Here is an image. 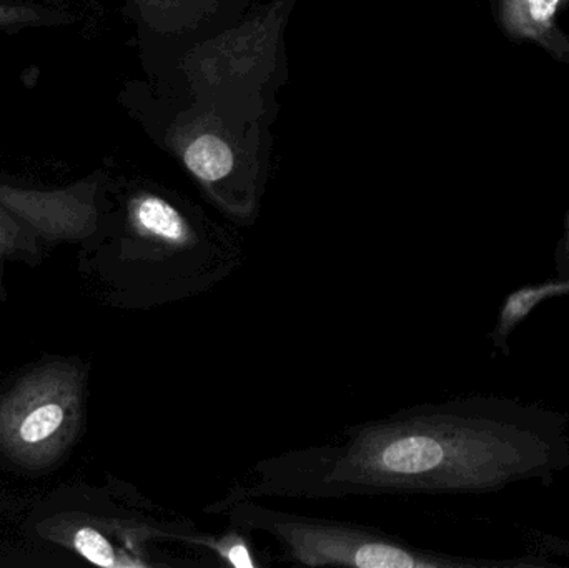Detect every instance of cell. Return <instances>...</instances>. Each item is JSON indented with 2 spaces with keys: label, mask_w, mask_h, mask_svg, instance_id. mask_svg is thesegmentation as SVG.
<instances>
[{
  "label": "cell",
  "mask_w": 569,
  "mask_h": 568,
  "mask_svg": "<svg viewBox=\"0 0 569 568\" xmlns=\"http://www.w3.org/2000/svg\"><path fill=\"white\" fill-rule=\"evenodd\" d=\"M239 529L270 534L284 556L307 567L507 568L550 566L535 560H477L415 549L378 530L270 510L250 500L223 504Z\"/></svg>",
  "instance_id": "2"
},
{
  "label": "cell",
  "mask_w": 569,
  "mask_h": 568,
  "mask_svg": "<svg viewBox=\"0 0 569 568\" xmlns=\"http://www.w3.org/2000/svg\"><path fill=\"white\" fill-rule=\"evenodd\" d=\"M555 267H557L558 279L569 282V207L565 217L563 236L557 246L555 253Z\"/></svg>",
  "instance_id": "11"
},
{
  "label": "cell",
  "mask_w": 569,
  "mask_h": 568,
  "mask_svg": "<svg viewBox=\"0 0 569 568\" xmlns=\"http://www.w3.org/2000/svg\"><path fill=\"white\" fill-rule=\"evenodd\" d=\"M73 547L77 552L89 560V562L96 564L99 567H117L119 560H117V552L113 549L112 544L109 542L107 537H103L99 530L90 529V527H83L73 537Z\"/></svg>",
  "instance_id": "7"
},
{
  "label": "cell",
  "mask_w": 569,
  "mask_h": 568,
  "mask_svg": "<svg viewBox=\"0 0 569 568\" xmlns=\"http://www.w3.org/2000/svg\"><path fill=\"white\" fill-rule=\"evenodd\" d=\"M63 422V410L56 403H47L33 410L20 427V437L26 442L36 444L57 432Z\"/></svg>",
  "instance_id": "8"
},
{
  "label": "cell",
  "mask_w": 569,
  "mask_h": 568,
  "mask_svg": "<svg viewBox=\"0 0 569 568\" xmlns=\"http://www.w3.org/2000/svg\"><path fill=\"white\" fill-rule=\"evenodd\" d=\"M569 469L567 416L495 396L460 397L361 423L325 447L260 466L252 496L490 494Z\"/></svg>",
  "instance_id": "1"
},
{
  "label": "cell",
  "mask_w": 569,
  "mask_h": 568,
  "mask_svg": "<svg viewBox=\"0 0 569 568\" xmlns=\"http://www.w3.org/2000/svg\"><path fill=\"white\" fill-rule=\"evenodd\" d=\"M40 19H42V12L37 7L0 2V29L29 26V23L39 22Z\"/></svg>",
  "instance_id": "10"
},
{
  "label": "cell",
  "mask_w": 569,
  "mask_h": 568,
  "mask_svg": "<svg viewBox=\"0 0 569 568\" xmlns=\"http://www.w3.org/2000/svg\"><path fill=\"white\" fill-rule=\"evenodd\" d=\"M567 293H569L568 280H561L558 277L545 283L520 287L511 292L501 303L497 323L491 332V343H493L495 350L508 356L510 353V337L531 316V312L540 303L567 296Z\"/></svg>",
  "instance_id": "4"
},
{
  "label": "cell",
  "mask_w": 569,
  "mask_h": 568,
  "mask_svg": "<svg viewBox=\"0 0 569 568\" xmlns=\"http://www.w3.org/2000/svg\"><path fill=\"white\" fill-rule=\"evenodd\" d=\"M136 219L147 232L156 233L166 240L180 242L186 237L187 227L180 213L159 197H143L136 203Z\"/></svg>",
  "instance_id": "6"
},
{
  "label": "cell",
  "mask_w": 569,
  "mask_h": 568,
  "mask_svg": "<svg viewBox=\"0 0 569 568\" xmlns=\"http://www.w3.org/2000/svg\"><path fill=\"white\" fill-rule=\"evenodd\" d=\"M203 546H209L213 552L219 554L220 559L226 560L229 566L237 568H253L252 554H250L249 546H247L246 539L240 534L229 532L220 539L209 542L206 540Z\"/></svg>",
  "instance_id": "9"
},
{
  "label": "cell",
  "mask_w": 569,
  "mask_h": 568,
  "mask_svg": "<svg viewBox=\"0 0 569 568\" xmlns=\"http://www.w3.org/2000/svg\"><path fill=\"white\" fill-rule=\"evenodd\" d=\"M186 166L200 180L217 182L232 172L233 152L222 139L207 133L187 149Z\"/></svg>",
  "instance_id": "5"
},
{
  "label": "cell",
  "mask_w": 569,
  "mask_h": 568,
  "mask_svg": "<svg viewBox=\"0 0 569 568\" xmlns=\"http://www.w3.org/2000/svg\"><path fill=\"white\" fill-rule=\"evenodd\" d=\"M495 20L513 43H533L557 62L569 66V36L558 17L569 0H490Z\"/></svg>",
  "instance_id": "3"
}]
</instances>
